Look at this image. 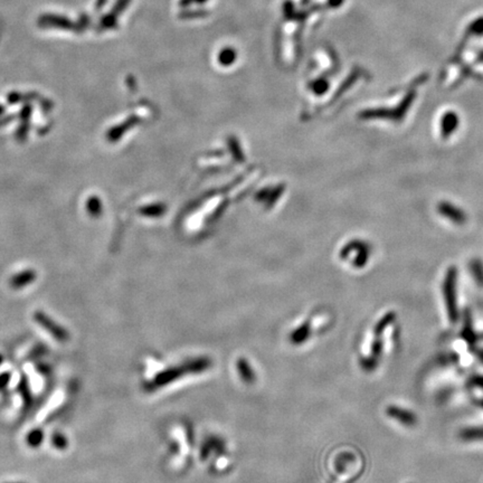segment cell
I'll list each match as a JSON object with an SVG mask.
<instances>
[{
    "label": "cell",
    "instance_id": "3",
    "mask_svg": "<svg viewBox=\"0 0 483 483\" xmlns=\"http://www.w3.org/2000/svg\"><path fill=\"white\" fill-rule=\"evenodd\" d=\"M438 211L446 219L458 225H462L467 220L466 214L449 201H442L438 205Z\"/></svg>",
    "mask_w": 483,
    "mask_h": 483
},
{
    "label": "cell",
    "instance_id": "2",
    "mask_svg": "<svg viewBox=\"0 0 483 483\" xmlns=\"http://www.w3.org/2000/svg\"><path fill=\"white\" fill-rule=\"evenodd\" d=\"M34 320L37 322L41 328L47 331V332L54 337L59 342H66L70 339V333L64 328L59 325L56 321H54L50 317L45 314L43 311H36L34 314Z\"/></svg>",
    "mask_w": 483,
    "mask_h": 483
},
{
    "label": "cell",
    "instance_id": "1",
    "mask_svg": "<svg viewBox=\"0 0 483 483\" xmlns=\"http://www.w3.org/2000/svg\"><path fill=\"white\" fill-rule=\"evenodd\" d=\"M443 294L446 303V309L449 312L451 321L458 320V297H457V271L454 268H450L446 272Z\"/></svg>",
    "mask_w": 483,
    "mask_h": 483
},
{
    "label": "cell",
    "instance_id": "5",
    "mask_svg": "<svg viewBox=\"0 0 483 483\" xmlns=\"http://www.w3.org/2000/svg\"><path fill=\"white\" fill-rule=\"evenodd\" d=\"M459 128V116L453 111L445 112L441 119V135L446 139L453 135Z\"/></svg>",
    "mask_w": 483,
    "mask_h": 483
},
{
    "label": "cell",
    "instance_id": "7",
    "mask_svg": "<svg viewBox=\"0 0 483 483\" xmlns=\"http://www.w3.org/2000/svg\"><path fill=\"white\" fill-rule=\"evenodd\" d=\"M461 438L464 441H472V442L483 441V425L472 426V427H469V429H464L461 432Z\"/></svg>",
    "mask_w": 483,
    "mask_h": 483
},
{
    "label": "cell",
    "instance_id": "8",
    "mask_svg": "<svg viewBox=\"0 0 483 483\" xmlns=\"http://www.w3.org/2000/svg\"><path fill=\"white\" fill-rule=\"evenodd\" d=\"M86 210L87 213L90 214L92 217H99V216L102 214L103 210V205L102 201L99 198L98 196H91L89 199L86 200Z\"/></svg>",
    "mask_w": 483,
    "mask_h": 483
},
{
    "label": "cell",
    "instance_id": "4",
    "mask_svg": "<svg viewBox=\"0 0 483 483\" xmlns=\"http://www.w3.org/2000/svg\"><path fill=\"white\" fill-rule=\"evenodd\" d=\"M387 415L405 426H412L416 423L415 414L404 407L396 406V405H392L387 408Z\"/></svg>",
    "mask_w": 483,
    "mask_h": 483
},
{
    "label": "cell",
    "instance_id": "14",
    "mask_svg": "<svg viewBox=\"0 0 483 483\" xmlns=\"http://www.w3.org/2000/svg\"><path fill=\"white\" fill-rule=\"evenodd\" d=\"M2 361H3V357L1 355H0V365H1Z\"/></svg>",
    "mask_w": 483,
    "mask_h": 483
},
{
    "label": "cell",
    "instance_id": "11",
    "mask_svg": "<svg viewBox=\"0 0 483 483\" xmlns=\"http://www.w3.org/2000/svg\"><path fill=\"white\" fill-rule=\"evenodd\" d=\"M471 270L473 272V275H475L476 279H477V281L479 283H483V266H482L480 262H478V261L472 262Z\"/></svg>",
    "mask_w": 483,
    "mask_h": 483
},
{
    "label": "cell",
    "instance_id": "12",
    "mask_svg": "<svg viewBox=\"0 0 483 483\" xmlns=\"http://www.w3.org/2000/svg\"><path fill=\"white\" fill-rule=\"evenodd\" d=\"M9 379H10V375L9 374H2L0 375V388H2L9 383Z\"/></svg>",
    "mask_w": 483,
    "mask_h": 483
},
{
    "label": "cell",
    "instance_id": "13",
    "mask_svg": "<svg viewBox=\"0 0 483 483\" xmlns=\"http://www.w3.org/2000/svg\"><path fill=\"white\" fill-rule=\"evenodd\" d=\"M29 114H30V107L28 105V107H25L24 109L21 110V119L24 121H27L29 119Z\"/></svg>",
    "mask_w": 483,
    "mask_h": 483
},
{
    "label": "cell",
    "instance_id": "9",
    "mask_svg": "<svg viewBox=\"0 0 483 483\" xmlns=\"http://www.w3.org/2000/svg\"><path fill=\"white\" fill-rule=\"evenodd\" d=\"M44 440V433L43 431L39 429H35L33 431H30L28 435L26 436V442L31 448H37L41 444Z\"/></svg>",
    "mask_w": 483,
    "mask_h": 483
},
{
    "label": "cell",
    "instance_id": "6",
    "mask_svg": "<svg viewBox=\"0 0 483 483\" xmlns=\"http://www.w3.org/2000/svg\"><path fill=\"white\" fill-rule=\"evenodd\" d=\"M36 279V273L33 270H25L20 273H17L10 279V287L15 290H19L33 283Z\"/></svg>",
    "mask_w": 483,
    "mask_h": 483
},
{
    "label": "cell",
    "instance_id": "10",
    "mask_svg": "<svg viewBox=\"0 0 483 483\" xmlns=\"http://www.w3.org/2000/svg\"><path fill=\"white\" fill-rule=\"evenodd\" d=\"M52 444L57 450H65L68 445V442L65 436L61 433H55L52 435Z\"/></svg>",
    "mask_w": 483,
    "mask_h": 483
}]
</instances>
